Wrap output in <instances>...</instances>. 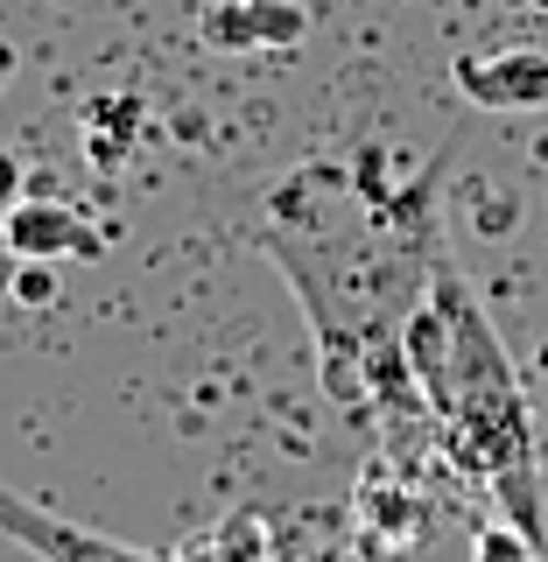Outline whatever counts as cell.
Instances as JSON below:
<instances>
[{
	"label": "cell",
	"mask_w": 548,
	"mask_h": 562,
	"mask_svg": "<svg viewBox=\"0 0 548 562\" xmlns=\"http://www.w3.org/2000/svg\"><path fill=\"white\" fill-rule=\"evenodd\" d=\"M429 295L450 316V386L429 401L436 429H444V450H450L457 471H471V479H485L500 492V506L521 527V541L541 549L548 527H541V492H535V422H527L521 373L506 359V345L492 338L485 310L471 303V289L457 281L450 260L436 268Z\"/></svg>",
	"instance_id": "6da1fadb"
},
{
	"label": "cell",
	"mask_w": 548,
	"mask_h": 562,
	"mask_svg": "<svg viewBox=\"0 0 548 562\" xmlns=\"http://www.w3.org/2000/svg\"><path fill=\"white\" fill-rule=\"evenodd\" d=\"M0 535L35 549L43 562H163L148 549H127V541H105L92 527H70V520L49 514V506H35V499H22V492H8V485H0Z\"/></svg>",
	"instance_id": "7a4b0ae2"
},
{
	"label": "cell",
	"mask_w": 548,
	"mask_h": 562,
	"mask_svg": "<svg viewBox=\"0 0 548 562\" xmlns=\"http://www.w3.org/2000/svg\"><path fill=\"white\" fill-rule=\"evenodd\" d=\"M0 246H8L14 260H99L105 254V233L85 211H70L64 198H22L0 218Z\"/></svg>",
	"instance_id": "3957f363"
},
{
	"label": "cell",
	"mask_w": 548,
	"mask_h": 562,
	"mask_svg": "<svg viewBox=\"0 0 548 562\" xmlns=\"http://www.w3.org/2000/svg\"><path fill=\"white\" fill-rule=\"evenodd\" d=\"M450 78L485 113H535L548 105V49H479V57H457Z\"/></svg>",
	"instance_id": "277c9868"
},
{
	"label": "cell",
	"mask_w": 548,
	"mask_h": 562,
	"mask_svg": "<svg viewBox=\"0 0 548 562\" xmlns=\"http://www.w3.org/2000/svg\"><path fill=\"white\" fill-rule=\"evenodd\" d=\"M310 29V14L295 0H246V8H219L211 14V35L233 49H260V43H295Z\"/></svg>",
	"instance_id": "5b68a950"
},
{
	"label": "cell",
	"mask_w": 548,
	"mask_h": 562,
	"mask_svg": "<svg viewBox=\"0 0 548 562\" xmlns=\"http://www.w3.org/2000/svg\"><path fill=\"white\" fill-rule=\"evenodd\" d=\"M8 289H14V303H22V310H49L64 295L57 260H14V281H8Z\"/></svg>",
	"instance_id": "8992f818"
},
{
	"label": "cell",
	"mask_w": 548,
	"mask_h": 562,
	"mask_svg": "<svg viewBox=\"0 0 548 562\" xmlns=\"http://www.w3.org/2000/svg\"><path fill=\"white\" fill-rule=\"evenodd\" d=\"M22 183H29V169H22V155H8L0 148V218H8L14 204H22Z\"/></svg>",
	"instance_id": "52a82bcc"
},
{
	"label": "cell",
	"mask_w": 548,
	"mask_h": 562,
	"mask_svg": "<svg viewBox=\"0 0 548 562\" xmlns=\"http://www.w3.org/2000/svg\"><path fill=\"white\" fill-rule=\"evenodd\" d=\"M14 64H22V57H14V43H8V35H0V85L14 78Z\"/></svg>",
	"instance_id": "ba28073f"
}]
</instances>
